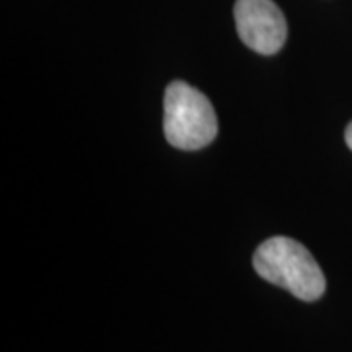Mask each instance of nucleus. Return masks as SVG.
<instances>
[{
    "mask_svg": "<svg viewBox=\"0 0 352 352\" xmlns=\"http://www.w3.org/2000/svg\"><path fill=\"white\" fill-rule=\"evenodd\" d=\"M235 24L241 41L263 55L278 53L288 36L286 18L272 0H237Z\"/></svg>",
    "mask_w": 352,
    "mask_h": 352,
    "instance_id": "7ed1b4c3",
    "label": "nucleus"
},
{
    "mask_svg": "<svg viewBox=\"0 0 352 352\" xmlns=\"http://www.w3.org/2000/svg\"><path fill=\"white\" fill-rule=\"evenodd\" d=\"M254 270L266 282L288 289L302 302H315L325 294V276L311 252L289 237H270L252 256Z\"/></svg>",
    "mask_w": 352,
    "mask_h": 352,
    "instance_id": "f257e3e1",
    "label": "nucleus"
},
{
    "mask_svg": "<svg viewBox=\"0 0 352 352\" xmlns=\"http://www.w3.org/2000/svg\"><path fill=\"white\" fill-rule=\"evenodd\" d=\"M164 138L184 151H196L210 145L217 135L214 106L198 88L184 80L170 82L164 92Z\"/></svg>",
    "mask_w": 352,
    "mask_h": 352,
    "instance_id": "f03ea898",
    "label": "nucleus"
},
{
    "mask_svg": "<svg viewBox=\"0 0 352 352\" xmlns=\"http://www.w3.org/2000/svg\"><path fill=\"white\" fill-rule=\"evenodd\" d=\"M344 141H346V145H349V149L352 151V122L346 127V131H344Z\"/></svg>",
    "mask_w": 352,
    "mask_h": 352,
    "instance_id": "20e7f679",
    "label": "nucleus"
}]
</instances>
